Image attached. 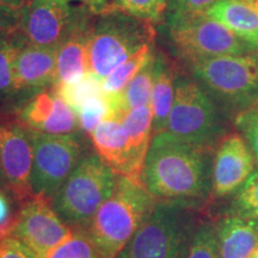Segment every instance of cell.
<instances>
[{"label": "cell", "instance_id": "1", "mask_svg": "<svg viewBox=\"0 0 258 258\" xmlns=\"http://www.w3.org/2000/svg\"><path fill=\"white\" fill-rule=\"evenodd\" d=\"M211 151L196 147L170 132L153 135L141 175L148 192L164 201L205 198L212 190Z\"/></svg>", "mask_w": 258, "mask_h": 258}, {"label": "cell", "instance_id": "2", "mask_svg": "<svg viewBox=\"0 0 258 258\" xmlns=\"http://www.w3.org/2000/svg\"><path fill=\"white\" fill-rule=\"evenodd\" d=\"M156 198L144 184L117 176L112 194L97 211L88 233L102 258H117L146 220Z\"/></svg>", "mask_w": 258, "mask_h": 258}, {"label": "cell", "instance_id": "3", "mask_svg": "<svg viewBox=\"0 0 258 258\" xmlns=\"http://www.w3.org/2000/svg\"><path fill=\"white\" fill-rule=\"evenodd\" d=\"M153 41L154 30L150 22L112 8L95 15L89 38V73L102 82Z\"/></svg>", "mask_w": 258, "mask_h": 258}, {"label": "cell", "instance_id": "4", "mask_svg": "<svg viewBox=\"0 0 258 258\" xmlns=\"http://www.w3.org/2000/svg\"><path fill=\"white\" fill-rule=\"evenodd\" d=\"M117 176L97 153L85 154L51 199L54 209L70 227L88 231L97 211L114 191Z\"/></svg>", "mask_w": 258, "mask_h": 258}, {"label": "cell", "instance_id": "5", "mask_svg": "<svg viewBox=\"0 0 258 258\" xmlns=\"http://www.w3.org/2000/svg\"><path fill=\"white\" fill-rule=\"evenodd\" d=\"M195 230L188 206L157 202L117 258H182Z\"/></svg>", "mask_w": 258, "mask_h": 258}, {"label": "cell", "instance_id": "6", "mask_svg": "<svg viewBox=\"0 0 258 258\" xmlns=\"http://www.w3.org/2000/svg\"><path fill=\"white\" fill-rule=\"evenodd\" d=\"M188 63L202 88L228 108L240 112L258 102V50Z\"/></svg>", "mask_w": 258, "mask_h": 258}, {"label": "cell", "instance_id": "7", "mask_svg": "<svg viewBox=\"0 0 258 258\" xmlns=\"http://www.w3.org/2000/svg\"><path fill=\"white\" fill-rule=\"evenodd\" d=\"M166 131L185 143L211 152L220 143L222 127L218 109L198 82L176 77L175 99Z\"/></svg>", "mask_w": 258, "mask_h": 258}, {"label": "cell", "instance_id": "8", "mask_svg": "<svg viewBox=\"0 0 258 258\" xmlns=\"http://www.w3.org/2000/svg\"><path fill=\"white\" fill-rule=\"evenodd\" d=\"M167 24L171 40L186 62L257 50L206 14H170Z\"/></svg>", "mask_w": 258, "mask_h": 258}, {"label": "cell", "instance_id": "9", "mask_svg": "<svg viewBox=\"0 0 258 258\" xmlns=\"http://www.w3.org/2000/svg\"><path fill=\"white\" fill-rule=\"evenodd\" d=\"M28 131L32 144V192L53 199L85 156L83 139L78 132L47 134Z\"/></svg>", "mask_w": 258, "mask_h": 258}, {"label": "cell", "instance_id": "10", "mask_svg": "<svg viewBox=\"0 0 258 258\" xmlns=\"http://www.w3.org/2000/svg\"><path fill=\"white\" fill-rule=\"evenodd\" d=\"M85 9L63 0H30L18 10L16 34L28 44L57 49Z\"/></svg>", "mask_w": 258, "mask_h": 258}, {"label": "cell", "instance_id": "11", "mask_svg": "<svg viewBox=\"0 0 258 258\" xmlns=\"http://www.w3.org/2000/svg\"><path fill=\"white\" fill-rule=\"evenodd\" d=\"M9 234L23 241L38 258H46L50 251L69 240L74 231L59 217L51 199L34 194L22 203Z\"/></svg>", "mask_w": 258, "mask_h": 258}, {"label": "cell", "instance_id": "12", "mask_svg": "<svg viewBox=\"0 0 258 258\" xmlns=\"http://www.w3.org/2000/svg\"><path fill=\"white\" fill-rule=\"evenodd\" d=\"M32 144L29 131L19 120L0 118V182L23 203L31 188Z\"/></svg>", "mask_w": 258, "mask_h": 258}, {"label": "cell", "instance_id": "13", "mask_svg": "<svg viewBox=\"0 0 258 258\" xmlns=\"http://www.w3.org/2000/svg\"><path fill=\"white\" fill-rule=\"evenodd\" d=\"M256 159L240 134L225 135L212 165V194L225 198L241 188L256 170Z\"/></svg>", "mask_w": 258, "mask_h": 258}, {"label": "cell", "instance_id": "14", "mask_svg": "<svg viewBox=\"0 0 258 258\" xmlns=\"http://www.w3.org/2000/svg\"><path fill=\"white\" fill-rule=\"evenodd\" d=\"M57 77V51L23 42L14 63V83L18 99L27 102L54 88Z\"/></svg>", "mask_w": 258, "mask_h": 258}, {"label": "cell", "instance_id": "15", "mask_svg": "<svg viewBox=\"0 0 258 258\" xmlns=\"http://www.w3.org/2000/svg\"><path fill=\"white\" fill-rule=\"evenodd\" d=\"M18 120L28 129L47 134H72L80 128L76 112L55 88L37 93L24 102Z\"/></svg>", "mask_w": 258, "mask_h": 258}, {"label": "cell", "instance_id": "16", "mask_svg": "<svg viewBox=\"0 0 258 258\" xmlns=\"http://www.w3.org/2000/svg\"><path fill=\"white\" fill-rule=\"evenodd\" d=\"M95 17L89 9L84 10L72 30L57 47V77L55 86L82 79L89 72V38Z\"/></svg>", "mask_w": 258, "mask_h": 258}, {"label": "cell", "instance_id": "17", "mask_svg": "<svg viewBox=\"0 0 258 258\" xmlns=\"http://www.w3.org/2000/svg\"><path fill=\"white\" fill-rule=\"evenodd\" d=\"M129 141V165L127 178L141 183V175L153 135V112L151 105L138 106L121 118Z\"/></svg>", "mask_w": 258, "mask_h": 258}, {"label": "cell", "instance_id": "18", "mask_svg": "<svg viewBox=\"0 0 258 258\" xmlns=\"http://www.w3.org/2000/svg\"><path fill=\"white\" fill-rule=\"evenodd\" d=\"M219 258H250L258 247V220L230 215L215 227Z\"/></svg>", "mask_w": 258, "mask_h": 258}, {"label": "cell", "instance_id": "19", "mask_svg": "<svg viewBox=\"0 0 258 258\" xmlns=\"http://www.w3.org/2000/svg\"><path fill=\"white\" fill-rule=\"evenodd\" d=\"M97 156L118 176H127L129 165L128 134L120 118L103 121L90 134Z\"/></svg>", "mask_w": 258, "mask_h": 258}, {"label": "cell", "instance_id": "20", "mask_svg": "<svg viewBox=\"0 0 258 258\" xmlns=\"http://www.w3.org/2000/svg\"><path fill=\"white\" fill-rule=\"evenodd\" d=\"M258 50V9L243 0H220L206 12Z\"/></svg>", "mask_w": 258, "mask_h": 258}, {"label": "cell", "instance_id": "21", "mask_svg": "<svg viewBox=\"0 0 258 258\" xmlns=\"http://www.w3.org/2000/svg\"><path fill=\"white\" fill-rule=\"evenodd\" d=\"M176 76L165 57L156 54L151 108L153 112V135L165 132L175 99Z\"/></svg>", "mask_w": 258, "mask_h": 258}, {"label": "cell", "instance_id": "22", "mask_svg": "<svg viewBox=\"0 0 258 258\" xmlns=\"http://www.w3.org/2000/svg\"><path fill=\"white\" fill-rule=\"evenodd\" d=\"M154 61H156V54L131 80V83L125 86L123 91L117 95H106L110 99L111 106L115 110L117 118L121 120L122 116L131 109L151 105L154 78Z\"/></svg>", "mask_w": 258, "mask_h": 258}, {"label": "cell", "instance_id": "23", "mask_svg": "<svg viewBox=\"0 0 258 258\" xmlns=\"http://www.w3.org/2000/svg\"><path fill=\"white\" fill-rule=\"evenodd\" d=\"M153 56L154 51L152 43L145 46L143 49H140L133 56H131L123 63H121L105 79L102 80V89L105 95L112 96L123 91L125 86L131 83V80L140 72V70Z\"/></svg>", "mask_w": 258, "mask_h": 258}, {"label": "cell", "instance_id": "24", "mask_svg": "<svg viewBox=\"0 0 258 258\" xmlns=\"http://www.w3.org/2000/svg\"><path fill=\"white\" fill-rule=\"evenodd\" d=\"M23 40L17 34L0 42V103L17 99L14 83V63Z\"/></svg>", "mask_w": 258, "mask_h": 258}, {"label": "cell", "instance_id": "25", "mask_svg": "<svg viewBox=\"0 0 258 258\" xmlns=\"http://www.w3.org/2000/svg\"><path fill=\"white\" fill-rule=\"evenodd\" d=\"M63 101L71 106L74 112H77L85 104L89 99L104 93L102 89V82L92 76L91 73H86L82 79L71 84L54 86Z\"/></svg>", "mask_w": 258, "mask_h": 258}, {"label": "cell", "instance_id": "26", "mask_svg": "<svg viewBox=\"0 0 258 258\" xmlns=\"http://www.w3.org/2000/svg\"><path fill=\"white\" fill-rule=\"evenodd\" d=\"M111 8L153 24L165 17L167 0H112Z\"/></svg>", "mask_w": 258, "mask_h": 258}, {"label": "cell", "instance_id": "27", "mask_svg": "<svg viewBox=\"0 0 258 258\" xmlns=\"http://www.w3.org/2000/svg\"><path fill=\"white\" fill-rule=\"evenodd\" d=\"M78 117L79 127L86 134H91L95 129L108 118H115L110 103L105 93L89 99L82 108L76 112Z\"/></svg>", "mask_w": 258, "mask_h": 258}, {"label": "cell", "instance_id": "28", "mask_svg": "<svg viewBox=\"0 0 258 258\" xmlns=\"http://www.w3.org/2000/svg\"><path fill=\"white\" fill-rule=\"evenodd\" d=\"M46 258H102L88 231L79 230L69 240L50 251Z\"/></svg>", "mask_w": 258, "mask_h": 258}, {"label": "cell", "instance_id": "29", "mask_svg": "<svg viewBox=\"0 0 258 258\" xmlns=\"http://www.w3.org/2000/svg\"><path fill=\"white\" fill-rule=\"evenodd\" d=\"M182 258H219L215 227L209 224L196 227Z\"/></svg>", "mask_w": 258, "mask_h": 258}, {"label": "cell", "instance_id": "30", "mask_svg": "<svg viewBox=\"0 0 258 258\" xmlns=\"http://www.w3.org/2000/svg\"><path fill=\"white\" fill-rule=\"evenodd\" d=\"M234 122L258 164V102L238 112Z\"/></svg>", "mask_w": 258, "mask_h": 258}, {"label": "cell", "instance_id": "31", "mask_svg": "<svg viewBox=\"0 0 258 258\" xmlns=\"http://www.w3.org/2000/svg\"><path fill=\"white\" fill-rule=\"evenodd\" d=\"M235 205L240 215L258 220V169L241 185L237 194Z\"/></svg>", "mask_w": 258, "mask_h": 258}, {"label": "cell", "instance_id": "32", "mask_svg": "<svg viewBox=\"0 0 258 258\" xmlns=\"http://www.w3.org/2000/svg\"><path fill=\"white\" fill-rule=\"evenodd\" d=\"M0 258H38L36 253L14 235L0 238Z\"/></svg>", "mask_w": 258, "mask_h": 258}, {"label": "cell", "instance_id": "33", "mask_svg": "<svg viewBox=\"0 0 258 258\" xmlns=\"http://www.w3.org/2000/svg\"><path fill=\"white\" fill-rule=\"evenodd\" d=\"M220 0H167L170 14H206Z\"/></svg>", "mask_w": 258, "mask_h": 258}, {"label": "cell", "instance_id": "34", "mask_svg": "<svg viewBox=\"0 0 258 258\" xmlns=\"http://www.w3.org/2000/svg\"><path fill=\"white\" fill-rule=\"evenodd\" d=\"M18 11L8 6L0 5V32L14 35L17 31Z\"/></svg>", "mask_w": 258, "mask_h": 258}, {"label": "cell", "instance_id": "35", "mask_svg": "<svg viewBox=\"0 0 258 258\" xmlns=\"http://www.w3.org/2000/svg\"><path fill=\"white\" fill-rule=\"evenodd\" d=\"M15 218L11 217L9 200L4 192L0 191V238L10 233Z\"/></svg>", "mask_w": 258, "mask_h": 258}, {"label": "cell", "instance_id": "36", "mask_svg": "<svg viewBox=\"0 0 258 258\" xmlns=\"http://www.w3.org/2000/svg\"><path fill=\"white\" fill-rule=\"evenodd\" d=\"M67 3H80L83 6L88 8L92 14L99 15L111 8V0H63Z\"/></svg>", "mask_w": 258, "mask_h": 258}, {"label": "cell", "instance_id": "37", "mask_svg": "<svg viewBox=\"0 0 258 258\" xmlns=\"http://www.w3.org/2000/svg\"><path fill=\"white\" fill-rule=\"evenodd\" d=\"M30 0H0V5L8 6L10 9H14L16 11H18L19 9H22L25 4Z\"/></svg>", "mask_w": 258, "mask_h": 258}, {"label": "cell", "instance_id": "38", "mask_svg": "<svg viewBox=\"0 0 258 258\" xmlns=\"http://www.w3.org/2000/svg\"><path fill=\"white\" fill-rule=\"evenodd\" d=\"M250 258H258V247H257L256 250L253 251V253L251 254V257H250Z\"/></svg>", "mask_w": 258, "mask_h": 258}, {"label": "cell", "instance_id": "39", "mask_svg": "<svg viewBox=\"0 0 258 258\" xmlns=\"http://www.w3.org/2000/svg\"><path fill=\"white\" fill-rule=\"evenodd\" d=\"M9 35H6V34H3V32H0V42H2L3 40H5L6 37H8Z\"/></svg>", "mask_w": 258, "mask_h": 258}, {"label": "cell", "instance_id": "40", "mask_svg": "<svg viewBox=\"0 0 258 258\" xmlns=\"http://www.w3.org/2000/svg\"><path fill=\"white\" fill-rule=\"evenodd\" d=\"M243 2L250 3V4H254V2H256V0H243Z\"/></svg>", "mask_w": 258, "mask_h": 258}, {"label": "cell", "instance_id": "41", "mask_svg": "<svg viewBox=\"0 0 258 258\" xmlns=\"http://www.w3.org/2000/svg\"><path fill=\"white\" fill-rule=\"evenodd\" d=\"M254 6H256V8L258 9V0H256V2H254V4H253Z\"/></svg>", "mask_w": 258, "mask_h": 258}]
</instances>
